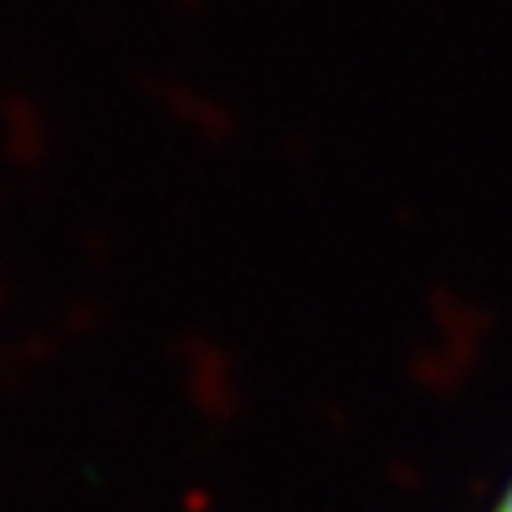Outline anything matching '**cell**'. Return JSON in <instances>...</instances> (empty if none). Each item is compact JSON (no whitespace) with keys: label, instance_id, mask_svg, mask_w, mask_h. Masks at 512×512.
I'll use <instances>...</instances> for the list:
<instances>
[{"label":"cell","instance_id":"obj_1","mask_svg":"<svg viewBox=\"0 0 512 512\" xmlns=\"http://www.w3.org/2000/svg\"><path fill=\"white\" fill-rule=\"evenodd\" d=\"M491 512H512V483H508V491L500 495V500H495V508Z\"/></svg>","mask_w":512,"mask_h":512}]
</instances>
